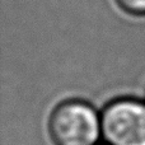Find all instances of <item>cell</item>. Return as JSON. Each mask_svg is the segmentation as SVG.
Here are the masks:
<instances>
[{"instance_id": "4", "label": "cell", "mask_w": 145, "mask_h": 145, "mask_svg": "<svg viewBox=\"0 0 145 145\" xmlns=\"http://www.w3.org/2000/svg\"><path fill=\"white\" fill-rule=\"evenodd\" d=\"M97 145H98V144H97ZM105 145H107V144H105Z\"/></svg>"}, {"instance_id": "2", "label": "cell", "mask_w": 145, "mask_h": 145, "mask_svg": "<svg viewBox=\"0 0 145 145\" xmlns=\"http://www.w3.org/2000/svg\"><path fill=\"white\" fill-rule=\"evenodd\" d=\"M102 139L107 145H145V102L121 98L101 115Z\"/></svg>"}, {"instance_id": "3", "label": "cell", "mask_w": 145, "mask_h": 145, "mask_svg": "<svg viewBox=\"0 0 145 145\" xmlns=\"http://www.w3.org/2000/svg\"><path fill=\"white\" fill-rule=\"evenodd\" d=\"M125 12L135 15L145 14V0H116Z\"/></svg>"}, {"instance_id": "1", "label": "cell", "mask_w": 145, "mask_h": 145, "mask_svg": "<svg viewBox=\"0 0 145 145\" xmlns=\"http://www.w3.org/2000/svg\"><path fill=\"white\" fill-rule=\"evenodd\" d=\"M48 131L55 145H97L102 138L101 115L87 102L65 101L51 113Z\"/></svg>"}]
</instances>
